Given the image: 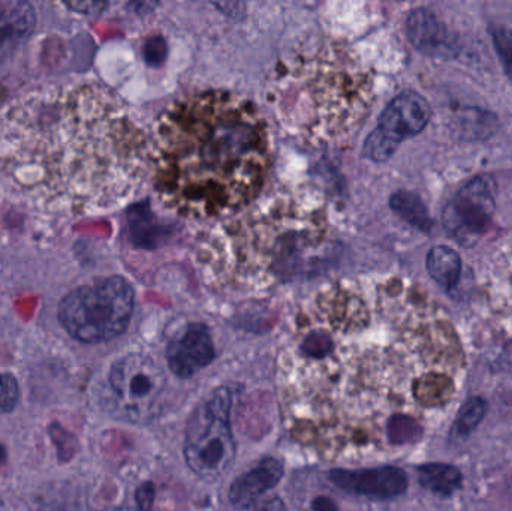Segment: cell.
<instances>
[{
  "instance_id": "cell-21",
  "label": "cell",
  "mask_w": 512,
  "mask_h": 511,
  "mask_svg": "<svg viewBox=\"0 0 512 511\" xmlns=\"http://www.w3.org/2000/svg\"><path fill=\"white\" fill-rule=\"evenodd\" d=\"M156 488L152 482H144L143 485L138 486L135 491V503H137L138 510L152 511L155 506Z\"/></svg>"
},
{
  "instance_id": "cell-18",
  "label": "cell",
  "mask_w": 512,
  "mask_h": 511,
  "mask_svg": "<svg viewBox=\"0 0 512 511\" xmlns=\"http://www.w3.org/2000/svg\"><path fill=\"white\" fill-rule=\"evenodd\" d=\"M487 405L483 399L472 398L460 408L457 414L456 423H454V432L457 437H468L469 434L477 429V426L483 422L486 416Z\"/></svg>"
},
{
  "instance_id": "cell-15",
  "label": "cell",
  "mask_w": 512,
  "mask_h": 511,
  "mask_svg": "<svg viewBox=\"0 0 512 511\" xmlns=\"http://www.w3.org/2000/svg\"><path fill=\"white\" fill-rule=\"evenodd\" d=\"M462 258L450 246H435L427 255V272L441 287H456L462 276Z\"/></svg>"
},
{
  "instance_id": "cell-10",
  "label": "cell",
  "mask_w": 512,
  "mask_h": 511,
  "mask_svg": "<svg viewBox=\"0 0 512 511\" xmlns=\"http://www.w3.org/2000/svg\"><path fill=\"white\" fill-rule=\"evenodd\" d=\"M328 479L337 488L358 497L391 500L408 489L405 471L397 467L367 468V470H331Z\"/></svg>"
},
{
  "instance_id": "cell-4",
  "label": "cell",
  "mask_w": 512,
  "mask_h": 511,
  "mask_svg": "<svg viewBox=\"0 0 512 511\" xmlns=\"http://www.w3.org/2000/svg\"><path fill=\"white\" fill-rule=\"evenodd\" d=\"M369 98L370 84L358 60L331 42L292 54L274 84L279 119L291 134L315 146L355 134Z\"/></svg>"
},
{
  "instance_id": "cell-14",
  "label": "cell",
  "mask_w": 512,
  "mask_h": 511,
  "mask_svg": "<svg viewBox=\"0 0 512 511\" xmlns=\"http://www.w3.org/2000/svg\"><path fill=\"white\" fill-rule=\"evenodd\" d=\"M35 11L27 2H0V59L17 50L35 27Z\"/></svg>"
},
{
  "instance_id": "cell-24",
  "label": "cell",
  "mask_w": 512,
  "mask_h": 511,
  "mask_svg": "<svg viewBox=\"0 0 512 511\" xmlns=\"http://www.w3.org/2000/svg\"><path fill=\"white\" fill-rule=\"evenodd\" d=\"M256 511H288V509H286V506L283 504L282 500L274 497L271 498L270 501H267V503L262 504V506L259 507V509Z\"/></svg>"
},
{
  "instance_id": "cell-9",
  "label": "cell",
  "mask_w": 512,
  "mask_h": 511,
  "mask_svg": "<svg viewBox=\"0 0 512 511\" xmlns=\"http://www.w3.org/2000/svg\"><path fill=\"white\" fill-rule=\"evenodd\" d=\"M495 212L496 182L492 176L483 174L451 198L442 213V221L460 245L471 248L490 230Z\"/></svg>"
},
{
  "instance_id": "cell-2",
  "label": "cell",
  "mask_w": 512,
  "mask_h": 511,
  "mask_svg": "<svg viewBox=\"0 0 512 511\" xmlns=\"http://www.w3.org/2000/svg\"><path fill=\"white\" fill-rule=\"evenodd\" d=\"M150 153L159 200L192 219L239 212L258 197L271 167L264 117L222 90L188 96L165 111Z\"/></svg>"
},
{
  "instance_id": "cell-3",
  "label": "cell",
  "mask_w": 512,
  "mask_h": 511,
  "mask_svg": "<svg viewBox=\"0 0 512 511\" xmlns=\"http://www.w3.org/2000/svg\"><path fill=\"white\" fill-rule=\"evenodd\" d=\"M327 234L319 198L306 189H288L209 234L198 249V261L213 284L258 290L288 281L303 269Z\"/></svg>"
},
{
  "instance_id": "cell-16",
  "label": "cell",
  "mask_w": 512,
  "mask_h": 511,
  "mask_svg": "<svg viewBox=\"0 0 512 511\" xmlns=\"http://www.w3.org/2000/svg\"><path fill=\"white\" fill-rule=\"evenodd\" d=\"M421 486L441 497H451L462 488V474L453 465L426 464L418 467Z\"/></svg>"
},
{
  "instance_id": "cell-20",
  "label": "cell",
  "mask_w": 512,
  "mask_h": 511,
  "mask_svg": "<svg viewBox=\"0 0 512 511\" xmlns=\"http://www.w3.org/2000/svg\"><path fill=\"white\" fill-rule=\"evenodd\" d=\"M18 399H20V387L14 375L0 374V414L14 410Z\"/></svg>"
},
{
  "instance_id": "cell-5",
  "label": "cell",
  "mask_w": 512,
  "mask_h": 511,
  "mask_svg": "<svg viewBox=\"0 0 512 511\" xmlns=\"http://www.w3.org/2000/svg\"><path fill=\"white\" fill-rule=\"evenodd\" d=\"M135 293L122 276H111L71 291L60 302L59 320L84 344H99L122 335L134 314Z\"/></svg>"
},
{
  "instance_id": "cell-6",
  "label": "cell",
  "mask_w": 512,
  "mask_h": 511,
  "mask_svg": "<svg viewBox=\"0 0 512 511\" xmlns=\"http://www.w3.org/2000/svg\"><path fill=\"white\" fill-rule=\"evenodd\" d=\"M233 401V389L219 387L192 411L186 423L183 456L189 470L204 482L222 479L236 461L231 428Z\"/></svg>"
},
{
  "instance_id": "cell-1",
  "label": "cell",
  "mask_w": 512,
  "mask_h": 511,
  "mask_svg": "<svg viewBox=\"0 0 512 511\" xmlns=\"http://www.w3.org/2000/svg\"><path fill=\"white\" fill-rule=\"evenodd\" d=\"M5 141L9 176L45 209L117 206L140 188L149 162L146 135L98 84L30 96L9 113Z\"/></svg>"
},
{
  "instance_id": "cell-19",
  "label": "cell",
  "mask_w": 512,
  "mask_h": 511,
  "mask_svg": "<svg viewBox=\"0 0 512 511\" xmlns=\"http://www.w3.org/2000/svg\"><path fill=\"white\" fill-rule=\"evenodd\" d=\"M489 30L505 72L512 78V30L504 24H492Z\"/></svg>"
},
{
  "instance_id": "cell-23",
  "label": "cell",
  "mask_w": 512,
  "mask_h": 511,
  "mask_svg": "<svg viewBox=\"0 0 512 511\" xmlns=\"http://www.w3.org/2000/svg\"><path fill=\"white\" fill-rule=\"evenodd\" d=\"M313 511H339V507L334 503L331 498L328 497H318L313 500L312 503Z\"/></svg>"
},
{
  "instance_id": "cell-12",
  "label": "cell",
  "mask_w": 512,
  "mask_h": 511,
  "mask_svg": "<svg viewBox=\"0 0 512 511\" xmlns=\"http://www.w3.org/2000/svg\"><path fill=\"white\" fill-rule=\"evenodd\" d=\"M406 32L414 47L430 57L457 56V39L447 26L436 17L435 12L418 8L409 14Z\"/></svg>"
},
{
  "instance_id": "cell-17",
  "label": "cell",
  "mask_w": 512,
  "mask_h": 511,
  "mask_svg": "<svg viewBox=\"0 0 512 511\" xmlns=\"http://www.w3.org/2000/svg\"><path fill=\"white\" fill-rule=\"evenodd\" d=\"M391 209L424 233H430L433 227L432 218L426 204L418 195L408 191H400L391 197Z\"/></svg>"
},
{
  "instance_id": "cell-7",
  "label": "cell",
  "mask_w": 512,
  "mask_h": 511,
  "mask_svg": "<svg viewBox=\"0 0 512 511\" xmlns=\"http://www.w3.org/2000/svg\"><path fill=\"white\" fill-rule=\"evenodd\" d=\"M167 378L150 357L129 354L111 366L108 389L116 413L134 423H147L159 411Z\"/></svg>"
},
{
  "instance_id": "cell-22",
  "label": "cell",
  "mask_w": 512,
  "mask_h": 511,
  "mask_svg": "<svg viewBox=\"0 0 512 511\" xmlns=\"http://www.w3.org/2000/svg\"><path fill=\"white\" fill-rule=\"evenodd\" d=\"M165 48L164 41L162 39H150L147 42L146 48H144V54H146L147 63L150 65H159L164 60Z\"/></svg>"
},
{
  "instance_id": "cell-8",
  "label": "cell",
  "mask_w": 512,
  "mask_h": 511,
  "mask_svg": "<svg viewBox=\"0 0 512 511\" xmlns=\"http://www.w3.org/2000/svg\"><path fill=\"white\" fill-rule=\"evenodd\" d=\"M430 117L432 108L424 96L414 90L400 93L379 117L378 128L367 138L364 153L373 161H387L403 141L426 128Z\"/></svg>"
},
{
  "instance_id": "cell-13",
  "label": "cell",
  "mask_w": 512,
  "mask_h": 511,
  "mask_svg": "<svg viewBox=\"0 0 512 511\" xmlns=\"http://www.w3.org/2000/svg\"><path fill=\"white\" fill-rule=\"evenodd\" d=\"M285 468L276 458H265L256 467L234 480L230 488V501L234 506H246L267 494L282 480Z\"/></svg>"
},
{
  "instance_id": "cell-11",
  "label": "cell",
  "mask_w": 512,
  "mask_h": 511,
  "mask_svg": "<svg viewBox=\"0 0 512 511\" xmlns=\"http://www.w3.org/2000/svg\"><path fill=\"white\" fill-rule=\"evenodd\" d=\"M215 357V344L204 324H188L180 335L171 339L167 348L168 366L179 378L194 377L212 365Z\"/></svg>"
}]
</instances>
